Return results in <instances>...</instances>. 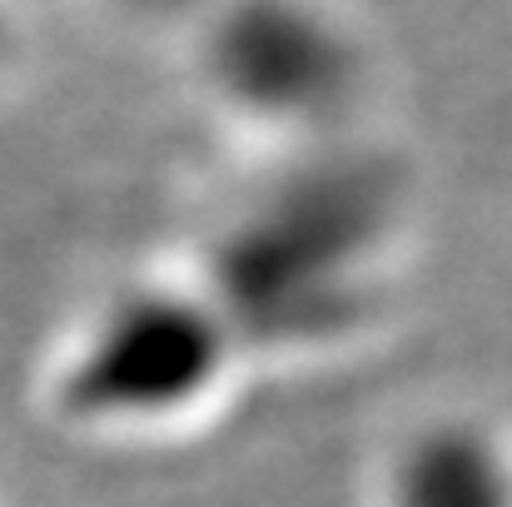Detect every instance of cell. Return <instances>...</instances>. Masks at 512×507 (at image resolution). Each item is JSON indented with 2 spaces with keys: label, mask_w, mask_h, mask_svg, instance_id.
<instances>
[{
  "label": "cell",
  "mask_w": 512,
  "mask_h": 507,
  "mask_svg": "<svg viewBox=\"0 0 512 507\" xmlns=\"http://www.w3.org/2000/svg\"><path fill=\"white\" fill-rule=\"evenodd\" d=\"M398 249V199L378 174L334 165L289 174L189 269L224 299L264 368L363 343L388 314Z\"/></svg>",
  "instance_id": "7a4b0ae2"
},
{
  "label": "cell",
  "mask_w": 512,
  "mask_h": 507,
  "mask_svg": "<svg viewBox=\"0 0 512 507\" xmlns=\"http://www.w3.org/2000/svg\"><path fill=\"white\" fill-rule=\"evenodd\" d=\"M199 30L209 95L259 145H314L353 115L363 40L329 0H224Z\"/></svg>",
  "instance_id": "3957f363"
},
{
  "label": "cell",
  "mask_w": 512,
  "mask_h": 507,
  "mask_svg": "<svg viewBox=\"0 0 512 507\" xmlns=\"http://www.w3.org/2000/svg\"><path fill=\"white\" fill-rule=\"evenodd\" d=\"M130 5H145V10H160V15H184V20L204 25L224 0H130Z\"/></svg>",
  "instance_id": "5b68a950"
},
{
  "label": "cell",
  "mask_w": 512,
  "mask_h": 507,
  "mask_svg": "<svg viewBox=\"0 0 512 507\" xmlns=\"http://www.w3.org/2000/svg\"><path fill=\"white\" fill-rule=\"evenodd\" d=\"M254 343L189 269H155L70 319L40 363L45 418L110 448H165L209 433L259 378Z\"/></svg>",
  "instance_id": "6da1fadb"
},
{
  "label": "cell",
  "mask_w": 512,
  "mask_h": 507,
  "mask_svg": "<svg viewBox=\"0 0 512 507\" xmlns=\"http://www.w3.org/2000/svg\"><path fill=\"white\" fill-rule=\"evenodd\" d=\"M363 507H512V423L443 408L398 428L363 473Z\"/></svg>",
  "instance_id": "277c9868"
}]
</instances>
